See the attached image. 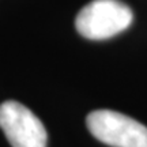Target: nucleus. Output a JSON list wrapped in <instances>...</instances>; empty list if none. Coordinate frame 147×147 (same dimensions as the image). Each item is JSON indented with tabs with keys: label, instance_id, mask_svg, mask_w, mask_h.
Returning a JSON list of instances; mask_svg holds the SVG:
<instances>
[{
	"label": "nucleus",
	"instance_id": "obj_1",
	"mask_svg": "<svg viewBox=\"0 0 147 147\" xmlns=\"http://www.w3.org/2000/svg\"><path fill=\"white\" fill-rule=\"evenodd\" d=\"M134 14L120 0H93L79 11L75 27L87 40H106L131 26Z\"/></svg>",
	"mask_w": 147,
	"mask_h": 147
},
{
	"label": "nucleus",
	"instance_id": "obj_2",
	"mask_svg": "<svg viewBox=\"0 0 147 147\" xmlns=\"http://www.w3.org/2000/svg\"><path fill=\"white\" fill-rule=\"evenodd\" d=\"M86 124L90 134L112 147H147V127L132 117L109 109L90 112Z\"/></svg>",
	"mask_w": 147,
	"mask_h": 147
},
{
	"label": "nucleus",
	"instance_id": "obj_3",
	"mask_svg": "<svg viewBox=\"0 0 147 147\" xmlns=\"http://www.w3.org/2000/svg\"><path fill=\"white\" fill-rule=\"evenodd\" d=\"M0 128L12 147H47L48 134L42 121L16 101L0 105Z\"/></svg>",
	"mask_w": 147,
	"mask_h": 147
}]
</instances>
